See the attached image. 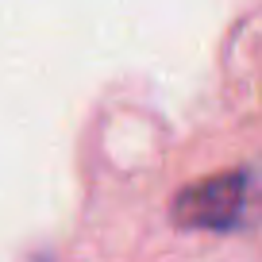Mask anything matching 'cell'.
<instances>
[{
    "mask_svg": "<svg viewBox=\"0 0 262 262\" xmlns=\"http://www.w3.org/2000/svg\"><path fill=\"white\" fill-rule=\"evenodd\" d=\"M247 189H251V173L247 170H231L220 173L212 181H201V185L185 189L178 196V224L185 228H208V231H231L239 228L247 212Z\"/></svg>",
    "mask_w": 262,
    "mask_h": 262,
    "instance_id": "6da1fadb",
    "label": "cell"
}]
</instances>
